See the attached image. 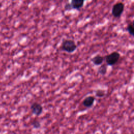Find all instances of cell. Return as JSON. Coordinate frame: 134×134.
<instances>
[{
	"mask_svg": "<svg viewBox=\"0 0 134 134\" xmlns=\"http://www.w3.org/2000/svg\"><path fill=\"white\" fill-rule=\"evenodd\" d=\"M60 47L63 51L72 53L77 49V46L73 40L64 39L62 41Z\"/></svg>",
	"mask_w": 134,
	"mask_h": 134,
	"instance_id": "1",
	"label": "cell"
},
{
	"mask_svg": "<svg viewBox=\"0 0 134 134\" xmlns=\"http://www.w3.org/2000/svg\"><path fill=\"white\" fill-rule=\"evenodd\" d=\"M120 58V54L116 51L111 52L104 57L106 64L108 66H113L117 64Z\"/></svg>",
	"mask_w": 134,
	"mask_h": 134,
	"instance_id": "2",
	"label": "cell"
},
{
	"mask_svg": "<svg viewBox=\"0 0 134 134\" xmlns=\"http://www.w3.org/2000/svg\"><path fill=\"white\" fill-rule=\"evenodd\" d=\"M125 9V4L118 2L114 4L111 8V14L116 18H120Z\"/></svg>",
	"mask_w": 134,
	"mask_h": 134,
	"instance_id": "3",
	"label": "cell"
},
{
	"mask_svg": "<svg viewBox=\"0 0 134 134\" xmlns=\"http://www.w3.org/2000/svg\"><path fill=\"white\" fill-rule=\"evenodd\" d=\"M30 110L32 114L39 116L43 112V107L39 103L34 102L30 106Z\"/></svg>",
	"mask_w": 134,
	"mask_h": 134,
	"instance_id": "4",
	"label": "cell"
},
{
	"mask_svg": "<svg viewBox=\"0 0 134 134\" xmlns=\"http://www.w3.org/2000/svg\"><path fill=\"white\" fill-rule=\"evenodd\" d=\"M85 1L84 0H72L70 2L71 9H75L78 11L84 6Z\"/></svg>",
	"mask_w": 134,
	"mask_h": 134,
	"instance_id": "5",
	"label": "cell"
},
{
	"mask_svg": "<svg viewBox=\"0 0 134 134\" xmlns=\"http://www.w3.org/2000/svg\"><path fill=\"white\" fill-rule=\"evenodd\" d=\"M95 97L93 96L90 95L86 97L82 101V105L86 108H91L92 107L95 102Z\"/></svg>",
	"mask_w": 134,
	"mask_h": 134,
	"instance_id": "6",
	"label": "cell"
},
{
	"mask_svg": "<svg viewBox=\"0 0 134 134\" xmlns=\"http://www.w3.org/2000/svg\"><path fill=\"white\" fill-rule=\"evenodd\" d=\"M104 60H105L104 57L100 54H97L94 56L91 59V61L92 62V63L96 66L101 65L104 62Z\"/></svg>",
	"mask_w": 134,
	"mask_h": 134,
	"instance_id": "7",
	"label": "cell"
},
{
	"mask_svg": "<svg viewBox=\"0 0 134 134\" xmlns=\"http://www.w3.org/2000/svg\"><path fill=\"white\" fill-rule=\"evenodd\" d=\"M107 65L106 64H102L97 69V72L102 75H105L107 73Z\"/></svg>",
	"mask_w": 134,
	"mask_h": 134,
	"instance_id": "8",
	"label": "cell"
},
{
	"mask_svg": "<svg viewBox=\"0 0 134 134\" xmlns=\"http://www.w3.org/2000/svg\"><path fill=\"white\" fill-rule=\"evenodd\" d=\"M126 30L128 32V34L131 36L132 37H133L134 36V25H133V21L130 22L127 27H126Z\"/></svg>",
	"mask_w": 134,
	"mask_h": 134,
	"instance_id": "9",
	"label": "cell"
},
{
	"mask_svg": "<svg viewBox=\"0 0 134 134\" xmlns=\"http://www.w3.org/2000/svg\"><path fill=\"white\" fill-rule=\"evenodd\" d=\"M95 95L98 98H103L106 95V91L102 89H97L95 91Z\"/></svg>",
	"mask_w": 134,
	"mask_h": 134,
	"instance_id": "10",
	"label": "cell"
},
{
	"mask_svg": "<svg viewBox=\"0 0 134 134\" xmlns=\"http://www.w3.org/2000/svg\"><path fill=\"white\" fill-rule=\"evenodd\" d=\"M31 126L34 129H39L41 127V123L38 120H34L31 124Z\"/></svg>",
	"mask_w": 134,
	"mask_h": 134,
	"instance_id": "11",
	"label": "cell"
},
{
	"mask_svg": "<svg viewBox=\"0 0 134 134\" xmlns=\"http://www.w3.org/2000/svg\"><path fill=\"white\" fill-rule=\"evenodd\" d=\"M64 10L65 11H69V10H72L71 8L70 4V2L65 3V5L64 6Z\"/></svg>",
	"mask_w": 134,
	"mask_h": 134,
	"instance_id": "12",
	"label": "cell"
},
{
	"mask_svg": "<svg viewBox=\"0 0 134 134\" xmlns=\"http://www.w3.org/2000/svg\"><path fill=\"white\" fill-rule=\"evenodd\" d=\"M0 46H1V42H0Z\"/></svg>",
	"mask_w": 134,
	"mask_h": 134,
	"instance_id": "13",
	"label": "cell"
}]
</instances>
